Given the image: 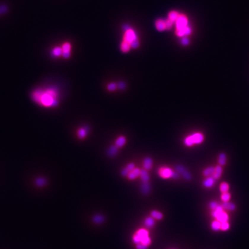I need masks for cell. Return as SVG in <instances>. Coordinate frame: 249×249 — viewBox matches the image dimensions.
<instances>
[{
    "instance_id": "obj_1",
    "label": "cell",
    "mask_w": 249,
    "mask_h": 249,
    "mask_svg": "<svg viewBox=\"0 0 249 249\" xmlns=\"http://www.w3.org/2000/svg\"><path fill=\"white\" fill-rule=\"evenodd\" d=\"M31 98L34 102L43 107H53L58 104L59 92L58 90L53 87L39 88L32 92Z\"/></svg>"
},
{
    "instance_id": "obj_2",
    "label": "cell",
    "mask_w": 249,
    "mask_h": 249,
    "mask_svg": "<svg viewBox=\"0 0 249 249\" xmlns=\"http://www.w3.org/2000/svg\"><path fill=\"white\" fill-rule=\"evenodd\" d=\"M132 241L135 245L142 244L147 247H149L152 243L149 233L145 228H140L138 229L133 236Z\"/></svg>"
},
{
    "instance_id": "obj_3",
    "label": "cell",
    "mask_w": 249,
    "mask_h": 249,
    "mask_svg": "<svg viewBox=\"0 0 249 249\" xmlns=\"http://www.w3.org/2000/svg\"><path fill=\"white\" fill-rule=\"evenodd\" d=\"M204 140V135L201 133H195L186 137L184 144L187 146L201 144Z\"/></svg>"
},
{
    "instance_id": "obj_4",
    "label": "cell",
    "mask_w": 249,
    "mask_h": 249,
    "mask_svg": "<svg viewBox=\"0 0 249 249\" xmlns=\"http://www.w3.org/2000/svg\"><path fill=\"white\" fill-rule=\"evenodd\" d=\"M159 174L163 179H178L179 178V174L177 172L173 171L168 167H162L159 170Z\"/></svg>"
},
{
    "instance_id": "obj_5",
    "label": "cell",
    "mask_w": 249,
    "mask_h": 249,
    "mask_svg": "<svg viewBox=\"0 0 249 249\" xmlns=\"http://www.w3.org/2000/svg\"><path fill=\"white\" fill-rule=\"evenodd\" d=\"M175 168L176 172L186 181H190L191 179V174L185 167L180 165H178L175 167Z\"/></svg>"
},
{
    "instance_id": "obj_6",
    "label": "cell",
    "mask_w": 249,
    "mask_h": 249,
    "mask_svg": "<svg viewBox=\"0 0 249 249\" xmlns=\"http://www.w3.org/2000/svg\"><path fill=\"white\" fill-rule=\"evenodd\" d=\"M137 36L135 32V31L130 28H127L126 30L125 33H124V40L128 42L130 44L134 41L135 40H137Z\"/></svg>"
},
{
    "instance_id": "obj_7",
    "label": "cell",
    "mask_w": 249,
    "mask_h": 249,
    "mask_svg": "<svg viewBox=\"0 0 249 249\" xmlns=\"http://www.w3.org/2000/svg\"><path fill=\"white\" fill-rule=\"evenodd\" d=\"M187 19L184 15L179 14L177 20L175 21L176 28H183L187 25Z\"/></svg>"
},
{
    "instance_id": "obj_8",
    "label": "cell",
    "mask_w": 249,
    "mask_h": 249,
    "mask_svg": "<svg viewBox=\"0 0 249 249\" xmlns=\"http://www.w3.org/2000/svg\"><path fill=\"white\" fill-rule=\"evenodd\" d=\"M176 34L178 36H183L185 35H189L191 33V28L187 25L183 28H176Z\"/></svg>"
},
{
    "instance_id": "obj_9",
    "label": "cell",
    "mask_w": 249,
    "mask_h": 249,
    "mask_svg": "<svg viewBox=\"0 0 249 249\" xmlns=\"http://www.w3.org/2000/svg\"><path fill=\"white\" fill-rule=\"evenodd\" d=\"M141 173V170L138 168H135L132 171H131L127 175V178L129 180L133 181L135 180L137 178L140 176Z\"/></svg>"
},
{
    "instance_id": "obj_10",
    "label": "cell",
    "mask_w": 249,
    "mask_h": 249,
    "mask_svg": "<svg viewBox=\"0 0 249 249\" xmlns=\"http://www.w3.org/2000/svg\"><path fill=\"white\" fill-rule=\"evenodd\" d=\"M135 165L133 163H129L126 167H124V168L122 170V171H121V175H122V176H127V175H128V174L131 171H132L134 168H135Z\"/></svg>"
},
{
    "instance_id": "obj_11",
    "label": "cell",
    "mask_w": 249,
    "mask_h": 249,
    "mask_svg": "<svg viewBox=\"0 0 249 249\" xmlns=\"http://www.w3.org/2000/svg\"><path fill=\"white\" fill-rule=\"evenodd\" d=\"M227 157L226 154L224 152H221L218 156V163L220 166H225L227 163Z\"/></svg>"
},
{
    "instance_id": "obj_12",
    "label": "cell",
    "mask_w": 249,
    "mask_h": 249,
    "mask_svg": "<svg viewBox=\"0 0 249 249\" xmlns=\"http://www.w3.org/2000/svg\"><path fill=\"white\" fill-rule=\"evenodd\" d=\"M144 224L146 228H152L155 224V220L151 216L147 217L144 219Z\"/></svg>"
},
{
    "instance_id": "obj_13",
    "label": "cell",
    "mask_w": 249,
    "mask_h": 249,
    "mask_svg": "<svg viewBox=\"0 0 249 249\" xmlns=\"http://www.w3.org/2000/svg\"><path fill=\"white\" fill-rule=\"evenodd\" d=\"M223 174V168L222 166L218 165L215 167V171L212 176L215 180L218 179Z\"/></svg>"
},
{
    "instance_id": "obj_14",
    "label": "cell",
    "mask_w": 249,
    "mask_h": 249,
    "mask_svg": "<svg viewBox=\"0 0 249 249\" xmlns=\"http://www.w3.org/2000/svg\"><path fill=\"white\" fill-rule=\"evenodd\" d=\"M151 190V185L149 182H143L141 186V191L144 194H148Z\"/></svg>"
},
{
    "instance_id": "obj_15",
    "label": "cell",
    "mask_w": 249,
    "mask_h": 249,
    "mask_svg": "<svg viewBox=\"0 0 249 249\" xmlns=\"http://www.w3.org/2000/svg\"><path fill=\"white\" fill-rule=\"evenodd\" d=\"M215 179L212 176H208L203 182V185L207 188H210L213 186L215 183Z\"/></svg>"
},
{
    "instance_id": "obj_16",
    "label": "cell",
    "mask_w": 249,
    "mask_h": 249,
    "mask_svg": "<svg viewBox=\"0 0 249 249\" xmlns=\"http://www.w3.org/2000/svg\"><path fill=\"white\" fill-rule=\"evenodd\" d=\"M156 27L157 30L159 31H163L166 30L165 21L162 19L157 20L156 21Z\"/></svg>"
},
{
    "instance_id": "obj_17",
    "label": "cell",
    "mask_w": 249,
    "mask_h": 249,
    "mask_svg": "<svg viewBox=\"0 0 249 249\" xmlns=\"http://www.w3.org/2000/svg\"><path fill=\"white\" fill-rule=\"evenodd\" d=\"M153 165V162L151 157H147L144 159L143 162V166L146 170H150Z\"/></svg>"
},
{
    "instance_id": "obj_18",
    "label": "cell",
    "mask_w": 249,
    "mask_h": 249,
    "mask_svg": "<svg viewBox=\"0 0 249 249\" xmlns=\"http://www.w3.org/2000/svg\"><path fill=\"white\" fill-rule=\"evenodd\" d=\"M140 177L143 182H149V179H150V176L149 175V173L146 170H141Z\"/></svg>"
},
{
    "instance_id": "obj_19",
    "label": "cell",
    "mask_w": 249,
    "mask_h": 249,
    "mask_svg": "<svg viewBox=\"0 0 249 249\" xmlns=\"http://www.w3.org/2000/svg\"><path fill=\"white\" fill-rule=\"evenodd\" d=\"M92 220L94 223L97 224H100L103 223L104 221L105 218L103 215L101 214H97L93 216Z\"/></svg>"
},
{
    "instance_id": "obj_20",
    "label": "cell",
    "mask_w": 249,
    "mask_h": 249,
    "mask_svg": "<svg viewBox=\"0 0 249 249\" xmlns=\"http://www.w3.org/2000/svg\"><path fill=\"white\" fill-rule=\"evenodd\" d=\"M215 171V167L212 166H209L207 168H205L202 172L203 175L206 177L211 176L213 175Z\"/></svg>"
},
{
    "instance_id": "obj_21",
    "label": "cell",
    "mask_w": 249,
    "mask_h": 249,
    "mask_svg": "<svg viewBox=\"0 0 249 249\" xmlns=\"http://www.w3.org/2000/svg\"><path fill=\"white\" fill-rule=\"evenodd\" d=\"M151 216L154 218L155 220H160L163 218V215L162 212L157 210H153L151 212Z\"/></svg>"
},
{
    "instance_id": "obj_22",
    "label": "cell",
    "mask_w": 249,
    "mask_h": 249,
    "mask_svg": "<svg viewBox=\"0 0 249 249\" xmlns=\"http://www.w3.org/2000/svg\"><path fill=\"white\" fill-rule=\"evenodd\" d=\"M126 138L124 136L119 137L115 141V146H116L118 148H122L126 144Z\"/></svg>"
},
{
    "instance_id": "obj_23",
    "label": "cell",
    "mask_w": 249,
    "mask_h": 249,
    "mask_svg": "<svg viewBox=\"0 0 249 249\" xmlns=\"http://www.w3.org/2000/svg\"><path fill=\"white\" fill-rule=\"evenodd\" d=\"M87 132H88V130H87V127H84L80 128L79 129L78 132H77L78 137L80 139H84L87 136Z\"/></svg>"
},
{
    "instance_id": "obj_24",
    "label": "cell",
    "mask_w": 249,
    "mask_h": 249,
    "mask_svg": "<svg viewBox=\"0 0 249 249\" xmlns=\"http://www.w3.org/2000/svg\"><path fill=\"white\" fill-rule=\"evenodd\" d=\"M216 218H217V220L220 221V223L226 222L228 221V215L226 212H222Z\"/></svg>"
},
{
    "instance_id": "obj_25",
    "label": "cell",
    "mask_w": 249,
    "mask_h": 249,
    "mask_svg": "<svg viewBox=\"0 0 249 249\" xmlns=\"http://www.w3.org/2000/svg\"><path fill=\"white\" fill-rule=\"evenodd\" d=\"M130 47H131L130 44L128 42L123 40V42H122V44H121V47L122 52H129Z\"/></svg>"
},
{
    "instance_id": "obj_26",
    "label": "cell",
    "mask_w": 249,
    "mask_h": 249,
    "mask_svg": "<svg viewBox=\"0 0 249 249\" xmlns=\"http://www.w3.org/2000/svg\"><path fill=\"white\" fill-rule=\"evenodd\" d=\"M118 148L116 146L114 145L110 147V148L108 150L107 154L109 156L113 157L116 155V154L118 153Z\"/></svg>"
},
{
    "instance_id": "obj_27",
    "label": "cell",
    "mask_w": 249,
    "mask_h": 249,
    "mask_svg": "<svg viewBox=\"0 0 249 249\" xmlns=\"http://www.w3.org/2000/svg\"><path fill=\"white\" fill-rule=\"evenodd\" d=\"M223 208H225L229 210H234L236 208V206L233 203H230L228 202H224L221 206Z\"/></svg>"
},
{
    "instance_id": "obj_28",
    "label": "cell",
    "mask_w": 249,
    "mask_h": 249,
    "mask_svg": "<svg viewBox=\"0 0 249 249\" xmlns=\"http://www.w3.org/2000/svg\"><path fill=\"white\" fill-rule=\"evenodd\" d=\"M179 15V14L178 12H176L175 11H172L168 15V19L173 21V23H174L176 21Z\"/></svg>"
},
{
    "instance_id": "obj_29",
    "label": "cell",
    "mask_w": 249,
    "mask_h": 249,
    "mask_svg": "<svg viewBox=\"0 0 249 249\" xmlns=\"http://www.w3.org/2000/svg\"><path fill=\"white\" fill-rule=\"evenodd\" d=\"M229 188V186L228 183L223 182V183H221V185L220 186V190L223 193H226V192H228Z\"/></svg>"
},
{
    "instance_id": "obj_30",
    "label": "cell",
    "mask_w": 249,
    "mask_h": 249,
    "mask_svg": "<svg viewBox=\"0 0 249 249\" xmlns=\"http://www.w3.org/2000/svg\"><path fill=\"white\" fill-rule=\"evenodd\" d=\"M62 54V48H60L59 47H57L54 48L52 51V55L54 57H59Z\"/></svg>"
},
{
    "instance_id": "obj_31",
    "label": "cell",
    "mask_w": 249,
    "mask_h": 249,
    "mask_svg": "<svg viewBox=\"0 0 249 249\" xmlns=\"http://www.w3.org/2000/svg\"><path fill=\"white\" fill-rule=\"evenodd\" d=\"M222 212H223V207H221V206H218V207L216 208L215 209L213 210V211L212 213V215L214 218H216Z\"/></svg>"
},
{
    "instance_id": "obj_32",
    "label": "cell",
    "mask_w": 249,
    "mask_h": 249,
    "mask_svg": "<svg viewBox=\"0 0 249 249\" xmlns=\"http://www.w3.org/2000/svg\"><path fill=\"white\" fill-rule=\"evenodd\" d=\"M221 227V223L220 221H218V220L216 221H214L212 223V228L213 231H218V229H220Z\"/></svg>"
},
{
    "instance_id": "obj_33",
    "label": "cell",
    "mask_w": 249,
    "mask_h": 249,
    "mask_svg": "<svg viewBox=\"0 0 249 249\" xmlns=\"http://www.w3.org/2000/svg\"><path fill=\"white\" fill-rule=\"evenodd\" d=\"M230 197H231V195H230V194L228 193V192H226V193H223V194L221 195V199H222V201H224V202H228V201L229 200V199H230Z\"/></svg>"
},
{
    "instance_id": "obj_34",
    "label": "cell",
    "mask_w": 249,
    "mask_h": 249,
    "mask_svg": "<svg viewBox=\"0 0 249 249\" xmlns=\"http://www.w3.org/2000/svg\"><path fill=\"white\" fill-rule=\"evenodd\" d=\"M116 87H117V85H116V84H115L114 83H110L107 85V88L109 91H114L116 89Z\"/></svg>"
},
{
    "instance_id": "obj_35",
    "label": "cell",
    "mask_w": 249,
    "mask_h": 249,
    "mask_svg": "<svg viewBox=\"0 0 249 249\" xmlns=\"http://www.w3.org/2000/svg\"><path fill=\"white\" fill-rule=\"evenodd\" d=\"M71 44L69 43H66L62 46V52H71Z\"/></svg>"
},
{
    "instance_id": "obj_36",
    "label": "cell",
    "mask_w": 249,
    "mask_h": 249,
    "mask_svg": "<svg viewBox=\"0 0 249 249\" xmlns=\"http://www.w3.org/2000/svg\"><path fill=\"white\" fill-rule=\"evenodd\" d=\"M229 228V224H228V222H223L221 223V227L220 229L223 231H227Z\"/></svg>"
},
{
    "instance_id": "obj_37",
    "label": "cell",
    "mask_w": 249,
    "mask_h": 249,
    "mask_svg": "<svg viewBox=\"0 0 249 249\" xmlns=\"http://www.w3.org/2000/svg\"><path fill=\"white\" fill-rule=\"evenodd\" d=\"M165 23H166V30H170L172 28V26H173V24L174 23L170 20H169L168 19L165 20Z\"/></svg>"
},
{
    "instance_id": "obj_38",
    "label": "cell",
    "mask_w": 249,
    "mask_h": 249,
    "mask_svg": "<svg viewBox=\"0 0 249 249\" xmlns=\"http://www.w3.org/2000/svg\"><path fill=\"white\" fill-rule=\"evenodd\" d=\"M218 203L216 202H215V201H212L209 204V207H210V208L212 209H213V210L215 209L216 208L218 207Z\"/></svg>"
},
{
    "instance_id": "obj_39",
    "label": "cell",
    "mask_w": 249,
    "mask_h": 249,
    "mask_svg": "<svg viewBox=\"0 0 249 249\" xmlns=\"http://www.w3.org/2000/svg\"><path fill=\"white\" fill-rule=\"evenodd\" d=\"M62 55L63 57L65 58H68L71 55V52H62Z\"/></svg>"
},
{
    "instance_id": "obj_40",
    "label": "cell",
    "mask_w": 249,
    "mask_h": 249,
    "mask_svg": "<svg viewBox=\"0 0 249 249\" xmlns=\"http://www.w3.org/2000/svg\"><path fill=\"white\" fill-rule=\"evenodd\" d=\"M7 10V8L5 6H1L0 7V15L4 13H5Z\"/></svg>"
},
{
    "instance_id": "obj_41",
    "label": "cell",
    "mask_w": 249,
    "mask_h": 249,
    "mask_svg": "<svg viewBox=\"0 0 249 249\" xmlns=\"http://www.w3.org/2000/svg\"><path fill=\"white\" fill-rule=\"evenodd\" d=\"M125 87H126V86H125V84L124 83L121 82V83H119V84H118V88L119 89H121V90H124Z\"/></svg>"
},
{
    "instance_id": "obj_42",
    "label": "cell",
    "mask_w": 249,
    "mask_h": 249,
    "mask_svg": "<svg viewBox=\"0 0 249 249\" xmlns=\"http://www.w3.org/2000/svg\"><path fill=\"white\" fill-rule=\"evenodd\" d=\"M182 43L184 45H186L189 43V40L187 39L186 38H183L182 40Z\"/></svg>"
}]
</instances>
